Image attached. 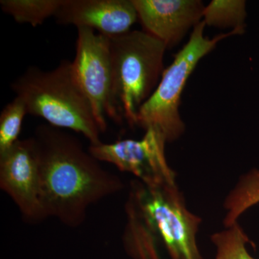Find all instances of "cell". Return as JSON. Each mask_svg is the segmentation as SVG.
I'll return each mask as SVG.
<instances>
[{
    "label": "cell",
    "mask_w": 259,
    "mask_h": 259,
    "mask_svg": "<svg viewBox=\"0 0 259 259\" xmlns=\"http://www.w3.org/2000/svg\"><path fill=\"white\" fill-rule=\"evenodd\" d=\"M31 138L47 217L57 218L67 226H79L90 205L123 187L119 177L102 167L69 133L44 124Z\"/></svg>",
    "instance_id": "1"
},
{
    "label": "cell",
    "mask_w": 259,
    "mask_h": 259,
    "mask_svg": "<svg viewBox=\"0 0 259 259\" xmlns=\"http://www.w3.org/2000/svg\"><path fill=\"white\" fill-rule=\"evenodd\" d=\"M124 245L134 259H203L197 243L201 218L191 212L177 184L131 183Z\"/></svg>",
    "instance_id": "2"
},
{
    "label": "cell",
    "mask_w": 259,
    "mask_h": 259,
    "mask_svg": "<svg viewBox=\"0 0 259 259\" xmlns=\"http://www.w3.org/2000/svg\"><path fill=\"white\" fill-rule=\"evenodd\" d=\"M28 114L41 117L49 125L83 135L90 144L101 143L102 134L91 105L75 78L71 61H61L55 69L29 67L11 83Z\"/></svg>",
    "instance_id": "3"
},
{
    "label": "cell",
    "mask_w": 259,
    "mask_h": 259,
    "mask_svg": "<svg viewBox=\"0 0 259 259\" xmlns=\"http://www.w3.org/2000/svg\"><path fill=\"white\" fill-rule=\"evenodd\" d=\"M114 92L123 118L136 125L140 107L161 79L167 47L145 30L110 37Z\"/></svg>",
    "instance_id": "4"
},
{
    "label": "cell",
    "mask_w": 259,
    "mask_h": 259,
    "mask_svg": "<svg viewBox=\"0 0 259 259\" xmlns=\"http://www.w3.org/2000/svg\"><path fill=\"white\" fill-rule=\"evenodd\" d=\"M205 27L201 21L193 28L188 42L164 69L154 92L138 112L136 125L145 131L156 130L163 134L167 143L176 141L185 132V124L180 112L181 97L197 65L223 39L241 35L236 30H231L209 38L204 36Z\"/></svg>",
    "instance_id": "5"
},
{
    "label": "cell",
    "mask_w": 259,
    "mask_h": 259,
    "mask_svg": "<svg viewBox=\"0 0 259 259\" xmlns=\"http://www.w3.org/2000/svg\"><path fill=\"white\" fill-rule=\"evenodd\" d=\"M71 63L102 132L106 131L107 118L122 123L124 118L114 92L110 37L93 29L77 28L76 54Z\"/></svg>",
    "instance_id": "6"
},
{
    "label": "cell",
    "mask_w": 259,
    "mask_h": 259,
    "mask_svg": "<svg viewBox=\"0 0 259 259\" xmlns=\"http://www.w3.org/2000/svg\"><path fill=\"white\" fill-rule=\"evenodd\" d=\"M166 143L161 133L148 129L142 139L90 144L88 151L97 161L111 163L120 171L132 174L146 185H174L176 173L167 162Z\"/></svg>",
    "instance_id": "7"
},
{
    "label": "cell",
    "mask_w": 259,
    "mask_h": 259,
    "mask_svg": "<svg viewBox=\"0 0 259 259\" xmlns=\"http://www.w3.org/2000/svg\"><path fill=\"white\" fill-rule=\"evenodd\" d=\"M0 187L13 199L28 222L37 223L47 218L32 138L19 140L8 152L0 156Z\"/></svg>",
    "instance_id": "8"
},
{
    "label": "cell",
    "mask_w": 259,
    "mask_h": 259,
    "mask_svg": "<svg viewBox=\"0 0 259 259\" xmlns=\"http://www.w3.org/2000/svg\"><path fill=\"white\" fill-rule=\"evenodd\" d=\"M145 31L167 49L176 47L190 29L202 20L204 5L199 0H132Z\"/></svg>",
    "instance_id": "9"
},
{
    "label": "cell",
    "mask_w": 259,
    "mask_h": 259,
    "mask_svg": "<svg viewBox=\"0 0 259 259\" xmlns=\"http://www.w3.org/2000/svg\"><path fill=\"white\" fill-rule=\"evenodd\" d=\"M55 18L60 25L93 29L107 37L129 32L139 20L132 0H64Z\"/></svg>",
    "instance_id": "10"
},
{
    "label": "cell",
    "mask_w": 259,
    "mask_h": 259,
    "mask_svg": "<svg viewBox=\"0 0 259 259\" xmlns=\"http://www.w3.org/2000/svg\"><path fill=\"white\" fill-rule=\"evenodd\" d=\"M259 203V168L242 176L225 200V226L231 227L247 209Z\"/></svg>",
    "instance_id": "11"
},
{
    "label": "cell",
    "mask_w": 259,
    "mask_h": 259,
    "mask_svg": "<svg viewBox=\"0 0 259 259\" xmlns=\"http://www.w3.org/2000/svg\"><path fill=\"white\" fill-rule=\"evenodd\" d=\"M64 0H1L0 7L18 23L38 26L55 17Z\"/></svg>",
    "instance_id": "12"
},
{
    "label": "cell",
    "mask_w": 259,
    "mask_h": 259,
    "mask_svg": "<svg viewBox=\"0 0 259 259\" xmlns=\"http://www.w3.org/2000/svg\"><path fill=\"white\" fill-rule=\"evenodd\" d=\"M246 3L243 0H212L204 7L202 20L206 26L231 28L245 32Z\"/></svg>",
    "instance_id": "13"
},
{
    "label": "cell",
    "mask_w": 259,
    "mask_h": 259,
    "mask_svg": "<svg viewBox=\"0 0 259 259\" xmlns=\"http://www.w3.org/2000/svg\"><path fill=\"white\" fill-rule=\"evenodd\" d=\"M28 115L25 104L20 97L5 105L0 114V156L8 152L19 141L24 117Z\"/></svg>",
    "instance_id": "14"
},
{
    "label": "cell",
    "mask_w": 259,
    "mask_h": 259,
    "mask_svg": "<svg viewBox=\"0 0 259 259\" xmlns=\"http://www.w3.org/2000/svg\"><path fill=\"white\" fill-rule=\"evenodd\" d=\"M211 241L216 247L214 259H255L247 250L246 244L250 241L238 222L214 233Z\"/></svg>",
    "instance_id": "15"
}]
</instances>
